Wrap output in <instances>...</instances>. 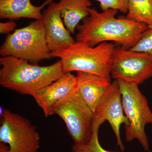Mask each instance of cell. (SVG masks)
I'll return each instance as SVG.
<instances>
[{
  "label": "cell",
  "instance_id": "6da1fadb",
  "mask_svg": "<svg viewBox=\"0 0 152 152\" xmlns=\"http://www.w3.org/2000/svg\"><path fill=\"white\" fill-rule=\"evenodd\" d=\"M90 15L76 27V41H83L94 47L103 42H112L116 47L130 49L148 28L145 24L116 18L118 12L110 9L98 12L90 8Z\"/></svg>",
  "mask_w": 152,
  "mask_h": 152
},
{
  "label": "cell",
  "instance_id": "7a4b0ae2",
  "mask_svg": "<svg viewBox=\"0 0 152 152\" xmlns=\"http://www.w3.org/2000/svg\"><path fill=\"white\" fill-rule=\"evenodd\" d=\"M0 84L22 95H30L50 84L64 75L59 60L40 66L13 56L0 58Z\"/></svg>",
  "mask_w": 152,
  "mask_h": 152
},
{
  "label": "cell",
  "instance_id": "3957f363",
  "mask_svg": "<svg viewBox=\"0 0 152 152\" xmlns=\"http://www.w3.org/2000/svg\"><path fill=\"white\" fill-rule=\"evenodd\" d=\"M116 45L103 42L95 46L76 41L66 48L50 52L52 58H58L64 73L82 72L96 75L111 82L112 57Z\"/></svg>",
  "mask_w": 152,
  "mask_h": 152
},
{
  "label": "cell",
  "instance_id": "277c9868",
  "mask_svg": "<svg viewBox=\"0 0 152 152\" xmlns=\"http://www.w3.org/2000/svg\"><path fill=\"white\" fill-rule=\"evenodd\" d=\"M42 20L8 34L0 48L2 57L13 56L37 63L52 58Z\"/></svg>",
  "mask_w": 152,
  "mask_h": 152
},
{
  "label": "cell",
  "instance_id": "5b68a950",
  "mask_svg": "<svg viewBox=\"0 0 152 152\" xmlns=\"http://www.w3.org/2000/svg\"><path fill=\"white\" fill-rule=\"evenodd\" d=\"M122 95L123 109L129 120L124 126L126 140H138L146 152H150L149 143L145 133L146 125L152 124V112L148 100L139 89L138 85L117 80Z\"/></svg>",
  "mask_w": 152,
  "mask_h": 152
},
{
  "label": "cell",
  "instance_id": "8992f818",
  "mask_svg": "<svg viewBox=\"0 0 152 152\" xmlns=\"http://www.w3.org/2000/svg\"><path fill=\"white\" fill-rule=\"evenodd\" d=\"M53 114L64 121L74 144L84 145L90 141L95 115L77 91L57 104Z\"/></svg>",
  "mask_w": 152,
  "mask_h": 152
},
{
  "label": "cell",
  "instance_id": "52a82bcc",
  "mask_svg": "<svg viewBox=\"0 0 152 152\" xmlns=\"http://www.w3.org/2000/svg\"><path fill=\"white\" fill-rule=\"evenodd\" d=\"M0 142L11 152H38L40 136L34 125L25 117L9 110L3 111Z\"/></svg>",
  "mask_w": 152,
  "mask_h": 152
},
{
  "label": "cell",
  "instance_id": "ba28073f",
  "mask_svg": "<svg viewBox=\"0 0 152 152\" xmlns=\"http://www.w3.org/2000/svg\"><path fill=\"white\" fill-rule=\"evenodd\" d=\"M111 75L115 80L141 84L152 77V56L116 46L112 57Z\"/></svg>",
  "mask_w": 152,
  "mask_h": 152
},
{
  "label": "cell",
  "instance_id": "9c48e42d",
  "mask_svg": "<svg viewBox=\"0 0 152 152\" xmlns=\"http://www.w3.org/2000/svg\"><path fill=\"white\" fill-rule=\"evenodd\" d=\"M95 116L108 122L116 138L117 145L124 151L125 148L121 139L120 128L123 124L128 126L129 123L124 112L121 93L117 80L107 88L98 105Z\"/></svg>",
  "mask_w": 152,
  "mask_h": 152
},
{
  "label": "cell",
  "instance_id": "30bf717a",
  "mask_svg": "<svg viewBox=\"0 0 152 152\" xmlns=\"http://www.w3.org/2000/svg\"><path fill=\"white\" fill-rule=\"evenodd\" d=\"M77 91V78L71 72L64 74L50 84L33 93L31 96L45 116L53 115L57 104Z\"/></svg>",
  "mask_w": 152,
  "mask_h": 152
},
{
  "label": "cell",
  "instance_id": "8fae6325",
  "mask_svg": "<svg viewBox=\"0 0 152 152\" xmlns=\"http://www.w3.org/2000/svg\"><path fill=\"white\" fill-rule=\"evenodd\" d=\"M42 14L47 43L50 52L66 48L75 42L65 26L57 3H50Z\"/></svg>",
  "mask_w": 152,
  "mask_h": 152
},
{
  "label": "cell",
  "instance_id": "7c38bea8",
  "mask_svg": "<svg viewBox=\"0 0 152 152\" xmlns=\"http://www.w3.org/2000/svg\"><path fill=\"white\" fill-rule=\"evenodd\" d=\"M77 92L94 114L110 83L94 74L77 72Z\"/></svg>",
  "mask_w": 152,
  "mask_h": 152
},
{
  "label": "cell",
  "instance_id": "4fadbf2b",
  "mask_svg": "<svg viewBox=\"0 0 152 152\" xmlns=\"http://www.w3.org/2000/svg\"><path fill=\"white\" fill-rule=\"evenodd\" d=\"M54 0H46L41 5H34L31 0H0V18L17 20L21 18L42 20V10Z\"/></svg>",
  "mask_w": 152,
  "mask_h": 152
},
{
  "label": "cell",
  "instance_id": "5bb4252c",
  "mask_svg": "<svg viewBox=\"0 0 152 152\" xmlns=\"http://www.w3.org/2000/svg\"><path fill=\"white\" fill-rule=\"evenodd\" d=\"M57 3L66 27L74 34L80 22L89 15L91 2L90 0H60Z\"/></svg>",
  "mask_w": 152,
  "mask_h": 152
},
{
  "label": "cell",
  "instance_id": "9a60e30c",
  "mask_svg": "<svg viewBox=\"0 0 152 152\" xmlns=\"http://www.w3.org/2000/svg\"><path fill=\"white\" fill-rule=\"evenodd\" d=\"M126 18L152 28V0H128Z\"/></svg>",
  "mask_w": 152,
  "mask_h": 152
},
{
  "label": "cell",
  "instance_id": "2e32d148",
  "mask_svg": "<svg viewBox=\"0 0 152 152\" xmlns=\"http://www.w3.org/2000/svg\"><path fill=\"white\" fill-rule=\"evenodd\" d=\"M105 121L95 118L94 123V132L91 138L88 143L84 145L74 144L72 148V152H119L107 151L101 145L98 137L99 128Z\"/></svg>",
  "mask_w": 152,
  "mask_h": 152
},
{
  "label": "cell",
  "instance_id": "e0dca14e",
  "mask_svg": "<svg viewBox=\"0 0 152 152\" xmlns=\"http://www.w3.org/2000/svg\"><path fill=\"white\" fill-rule=\"evenodd\" d=\"M130 50L145 53L152 56V28H149L144 32L137 43Z\"/></svg>",
  "mask_w": 152,
  "mask_h": 152
},
{
  "label": "cell",
  "instance_id": "ac0fdd59",
  "mask_svg": "<svg viewBox=\"0 0 152 152\" xmlns=\"http://www.w3.org/2000/svg\"><path fill=\"white\" fill-rule=\"evenodd\" d=\"M100 4L102 11L113 9L123 14L128 12V0H96Z\"/></svg>",
  "mask_w": 152,
  "mask_h": 152
},
{
  "label": "cell",
  "instance_id": "d6986e66",
  "mask_svg": "<svg viewBox=\"0 0 152 152\" xmlns=\"http://www.w3.org/2000/svg\"><path fill=\"white\" fill-rule=\"evenodd\" d=\"M16 27V23L13 20L9 21L0 23V33L1 34H10L15 30Z\"/></svg>",
  "mask_w": 152,
  "mask_h": 152
},
{
  "label": "cell",
  "instance_id": "ffe728a7",
  "mask_svg": "<svg viewBox=\"0 0 152 152\" xmlns=\"http://www.w3.org/2000/svg\"><path fill=\"white\" fill-rule=\"evenodd\" d=\"M0 152H11L8 145L4 143H0Z\"/></svg>",
  "mask_w": 152,
  "mask_h": 152
}]
</instances>
